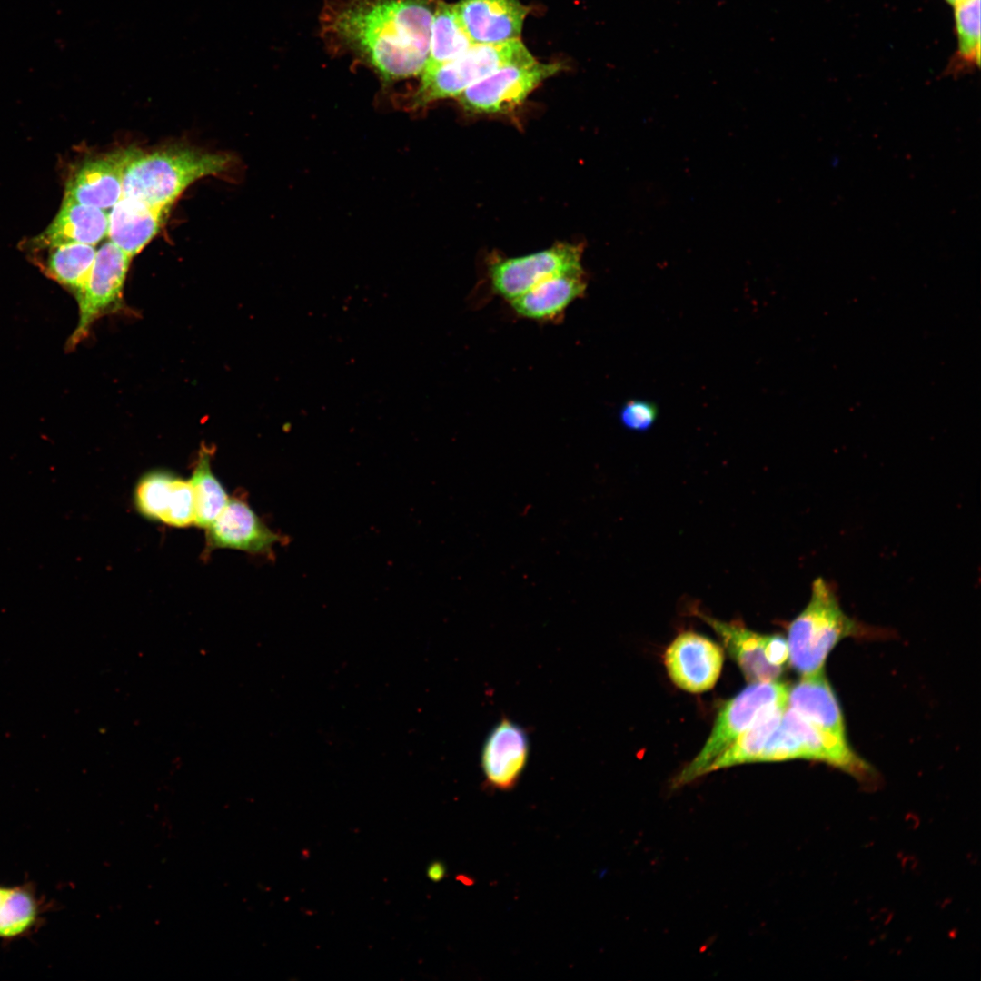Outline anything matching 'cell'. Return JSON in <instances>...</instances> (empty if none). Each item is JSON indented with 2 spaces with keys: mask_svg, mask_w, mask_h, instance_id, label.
I'll return each instance as SVG.
<instances>
[{
  "mask_svg": "<svg viewBox=\"0 0 981 981\" xmlns=\"http://www.w3.org/2000/svg\"><path fill=\"white\" fill-rule=\"evenodd\" d=\"M439 0H325L322 36L368 66L384 85L420 77Z\"/></svg>",
  "mask_w": 981,
  "mask_h": 981,
  "instance_id": "6da1fadb",
  "label": "cell"
},
{
  "mask_svg": "<svg viewBox=\"0 0 981 981\" xmlns=\"http://www.w3.org/2000/svg\"><path fill=\"white\" fill-rule=\"evenodd\" d=\"M230 162L225 154L191 148L137 150L124 172L123 196L170 207L188 186L223 172Z\"/></svg>",
  "mask_w": 981,
  "mask_h": 981,
  "instance_id": "7a4b0ae2",
  "label": "cell"
},
{
  "mask_svg": "<svg viewBox=\"0 0 981 981\" xmlns=\"http://www.w3.org/2000/svg\"><path fill=\"white\" fill-rule=\"evenodd\" d=\"M858 631L859 626L844 613L832 588L818 577L812 583L808 603L788 626L790 663L802 676L818 672L837 643Z\"/></svg>",
  "mask_w": 981,
  "mask_h": 981,
  "instance_id": "3957f363",
  "label": "cell"
},
{
  "mask_svg": "<svg viewBox=\"0 0 981 981\" xmlns=\"http://www.w3.org/2000/svg\"><path fill=\"white\" fill-rule=\"evenodd\" d=\"M533 60L520 38L495 45H473L451 61L424 68L420 75V84L411 97V107L419 109L440 100L457 98L465 89L497 69Z\"/></svg>",
  "mask_w": 981,
  "mask_h": 981,
  "instance_id": "277c9868",
  "label": "cell"
},
{
  "mask_svg": "<svg viewBox=\"0 0 981 981\" xmlns=\"http://www.w3.org/2000/svg\"><path fill=\"white\" fill-rule=\"evenodd\" d=\"M788 704L820 734L830 764L857 774L867 769L847 744L839 704L823 669L803 676L789 691Z\"/></svg>",
  "mask_w": 981,
  "mask_h": 981,
  "instance_id": "5b68a950",
  "label": "cell"
},
{
  "mask_svg": "<svg viewBox=\"0 0 981 981\" xmlns=\"http://www.w3.org/2000/svg\"><path fill=\"white\" fill-rule=\"evenodd\" d=\"M788 686L783 683L758 682L728 700L718 711L705 746L681 771L678 782L684 783L704 774L710 763L755 721L764 708L788 703Z\"/></svg>",
  "mask_w": 981,
  "mask_h": 981,
  "instance_id": "8992f818",
  "label": "cell"
},
{
  "mask_svg": "<svg viewBox=\"0 0 981 981\" xmlns=\"http://www.w3.org/2000/svg\"><path fill=\"white\" fill-rule=\"evenodd\" d=\"M561 66L537 60L510 64L465 89L457 99L471 114H508L521 105L531 92L560 71Z\"/></svg>",
  "mask_w": 981,
  "mask_h": 981,
  "instance_id": "52a82bcc",
  "label": "cell"
},
{
  "mask_svg": "<svg viewBox=\"0 0 981 981\" xmlns=\"http://www.w3.org/2000/svg\"><path fill=\"white\" fill-rule=\"evenodd\" d=\"M132 258L110 241L96 251L90 273L75 294L79 320L68 340L67 349H73L82 342L99 317L122 307L124 286Z\"/></svg>",
  "mask_w": 981,
  "mask_h": 981,
  "instance_id": "ba28073f",
  "label": "cell"
},
{
  "mask_svg": "<svg viewBox=\"0 0 981 981\" xmlns=\"http://www.w3.org/2000/svg\"><path fill=\"white\" fill-rule=\"evenodd\" d=\"M581 256L580 245L560 243L530 254L494 259L488 270L491 291L509 302L549 277L583 270Z\"/></svg>",
  "mask_w": 981,
  "mask_h": 981,
  "instance_id": "9c48e42d",
  "label": "cell"
},
{
  "mask_svg": "<svg viewBox=\"0 0 981 981\" xmlns=\"http://www.w3.org/2000/svg\"><path fill=\"white\" fill-rule=\"evenodd\" d=\"M724 661L723 649L708 638L693 631L677 636L664 653V663L679 689L699 693L714 687Z\"/></svg>",
  "mask_w": 981,
  "mask_h": 981,
  "instance_id": "30bf717a",
  "label": "cell"
},
{
  "mask_svg": "<svg viewBox=\"0 0 981 981\" xmlns=\"http://www.w3.org/2000/svg\"><path fill=\"white\" fill-rule=\"evenodd\" d=\"M206 530L209 550L227 548L271 556L276 543L288 541V537L270 529L240 498H229L223 510Z\"/></svg>",
  "mask_w": 981,
  "mask_h": 981,
  "instance_id": "8fae6325",
  "label": "cell"
},
{
  "mask_svg": "<svg viewBox=\"0 0 981 981\" xmlns=\"http://www.w3.org/2000/svg\"><path fill=\"white\" fill-rule=\"evenodd\" d=\"M530 755L525 728L503 717L489 732L481 753V768L488 788L512 789L520 778Z\"/></svg>",
  "mask_w": 981,
  "mask_h": 981,
  "instance_id": "7c38bea8",
  "label": "cell"
},
{
  "mask_svg": "<svg viewBox=\"0 0 981 981\" xmlns=\"http://www.w3.org/2000/svg\"><path fill=\"white\" fill-rule=\"evenodd\" d=\"M136 152L122 149L87 160L67 182L64 198L108 212L123 197L124 172Z\"/></svg>",
  "mask_w": 981,
  "mask_h": 981,
  "instance_id": "4fadbf2b",
  "label": "cell"
},
{
  "mask_svg": "<svg viewBox=\"0 0 981 981\" xmlns=\"http://www.w3.org/2000/svg\"><path fill=\"white\" fill-rule=\"evenodd\" d=\"M135 505L141 514L174 527L195 521L194 496L189 481L173 473L154 471L144 474L134 491Z\"/></svg>",
  "mask_w": 981,
  "mask_h": 981,
  "instance_id": "5bb4252c",
  "label": "cell"
},
{
  "mask_svg": "<svg viewBox=\"0 0 981 981\" xmlns=\"http://www.w3.org/2000/svg\"><path fill=\"white\" fill-rule=\"evenodd\" d=\"M457 14L474 45L520 38L530 7L520 0H460Z\"/></svg>",
  "mask_w": 981,
  "mask_h": 981,
  "instance_id": "9a60e30c",
  "label": "cell"
},
{
  "mask_svg": "<svg viewBox=\"0 0 981 981\" xmlns=\"http://www.w3.org/2000/svg\"><path fill=\"white\" fill-rule=\"evenodd\" d=\"M587 285L583 270L560 273L541 281L509 302L520 317L552 322L559 320L574 301L584 296Z\"/></svg>",
  "mask_w": 981,
  "mask_h": 981,
  "instance_id": "2e32d148",
  "label": "cell"
},
{
  "mask_svg": "<svg viewBox=\"0 0 981 981\" xmlns=\"http://www.w3.org/2000/svg\"><path fill=\"white\" fill-rule=\"evenodd\" d=\"M169 209L123 196L108 211L107 237L134 257L157 234Z\"/></svg>",
  "mask_w": 981,
  "mask_h": 981,
  "instance_id": "e0dca14e",
  "label": "cell"
},
{
  "mask_svg": "<svg viewBox=\"0 0 981 981\" xmlns=\"http://www.w3.org/2000/svg\"><path fill=\"white\" fill-rule=\"evenodd\" d=\"M720 637L724 647L750 683L775 681L783 668L772 665L767 657L768 635L754 632L741 624L725 622L699 614Z\"/></svg>",
  "mask_w": 981,
  "mask_h": 981,
  "instance_id": "ac0fdd59",
  "label": "cell"
},
{
  "mask_svg": "<svg viewBox=\"0 0 981 981\" xmlns=\"http://www.w3.org/2000/svg\"><path fill=\"white\" fill-rule=\"evenodd\" d=\"M108 212L64 198L50 225L35 240L38 247L78 243L95 246L107 236Z\"/></svg>",
  "mask_w": 981,
  "mask_h": 981,
  "instance_id": "d6986e66",
  "label": "cell"
},
{
  "mask_svg": "<svg viewBox=\"0 0 981 981\" xmlns=\"http://www.w3.org/2000/svg\"><path fill=\"white\" fill-rule=\"evenodd\" d=\"M788 703L764 708L755 721L706 768L705 773L738 764L757 762L768 739L779 726Z\"/></svg>",
  "mask_w": 981,
  "mask_h": 981,
  "instance_id": "ffe728a7",
  "label": "cell"
},
{
  "mask_svg": "<svg viewBox=\"0 0 981 981\" xmlns=\"http://www.w3.org/2000/svg\"><path fill=\"white\" fill-rule=\"evenodd\" d=\"M953 8L956 48L944 73L958 77L980 65V0H960Z\"/></svg>",
  "mask_w": 981,
  "mask_h": 981,
  "instance_id": "44dd1931",
  "label": "cell"
},
{
  "mask_svg": "<svg viewBox=\"0 0 981 981\" xmlns=\"http://www.w3.org/2000/svg\"><path fill=\"white\" fill-rule=\"evenodd\" d=\"M473 45L460 20L455 4L439 0L432 17L429 56L424 68L451 61Z\"/></svg>",
  "mask_w": 981,
  "mask_h": 981,
  "instance_id": "7402d4cb",
  "label": "cell"
},
{
  "mask_svg": "<svg viewBox=\"0 0 981 981\" xmlns=\"http://www.w3.org/2000/svg\"><path fill=\"white\" fill-rule=\"evenodd\" d=\"M44 902L29 884L7 887L0 903V939L15 940L28 936L42 921Z\"/></svg>",
  "mask_w": 981,
  "mask_h": 981,
  "instance_id": "603a6c76",
  "label": "cell"
},
{
  "mask_svg": "<svg viewBox=\"0 0 981 981\" xmlns=\"http://www.w3.org/2000/svg\"><path fill=\"white\" fill-rule=\"evenodd\" d=\"M212 454L210 448L202 445L192 476L188 480L194 496V523L205 529L217 518L229 500L223 485L212 471Z\"/></svg>",
  "mask_w": 981,
  "mask_h": 981,
  "instance_id": "cb8c5ba5",
  "label": "cell"
},
{
  "mask_svg": "<svg viewBox=\"0 0 981 981\" xmlns=\"http://www.w3.org/2000/svg\"><path fill=\"white\" fill-rule=\"evenodd\" d=\"M45 273L76 294L92 269L96 250L94 245L70 243L51 248Z\"/></svg>",
  "mask_w": 981,
  "mask_h": 981,
  "instance_id": "d4e9b609",
  "label": "cell"
},
{
  "mask_svg": "<svg viewBox=\"0 0 981 981\" xmlns=\"http://www.w3.org/2000/svg\"><path fill=\"white\" fill-rule=\"evenodd\" d=\"M658 416L659 408L653 401L631 399L621 406L619 418L624 428L644 432L654 425Z\"/></svg>",
  "mask_w": 981,
  "mask_h": 981,
  "instance_id": "484cf974",
  "label": "cell"
},
{
  "mask_svg": "<svg viewBox=\"0 0 981 981\" xmlns=\"http://www.w3.org/2000/svg\"><path fill=\"white\" fill-rule=\"evenodd\" d=\"M766 652L772 665L783 668L788 659V641L780 635H768Z\"/></svg>",
  "mask_w": 981,
  "mask_h": 981,
  "instance_id": "4316f807",
  "label": "cell"
},
{
  "mask_svg": "<svg viewBox=\"0 0 981 981\" xmlns=\"http://www.w3.org/2000/svg\"><path fill=\"white\" fill-rule=\"evenodd\" d=\"M445 872L444 865L439 861H435L428 867L427 875L431 880L437 882L444 877Z\"/></svg>",
  "mask_w": 981,
  "mask_h": 981,
  "instance_id": "83f0119b",
  "label": "cell"
},
{
  "mask_svg": "<svg viewBox=\"0 0 981 981\" xmlns=\"http://www.w3.org/2000/svg\"><path fill=\"white\" fill-rule=\"evenodd\" d=\"M6 889H7V887L0 886V903H1V901L3 900V898H4L5 895Z\"/></svg>",
  "mask_w": 981,
  "mask_h": 981,
  "instance_id": "f1b7e54d",
  "label": "cell"
},
{
  "mask_svg": "<svg viewBox=\"0 0 981 981\" xmlns=\"http://www.w3.org/2000/svg\"><path fill=\"white\" fill-rule=\"evenodd\" d=\"M945 1H946V3L948 4V5H950L954 6V5H955L956 4V3H958V2L960 1V0H945Z\"/></svg>",
  "mask_w": 981,
  "mask_h": 981,
  "instance_id": "f546056e",
  "label": "cell"
}]
</instances>
